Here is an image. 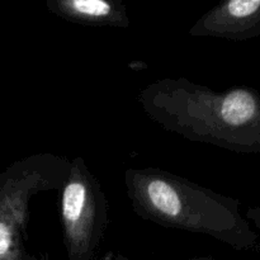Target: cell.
Segmentation results:
<instances>
[{
  "mask_svg": "<svg viewBox=\"0 0 260 260\" xmlns=\"http://www.w3.org/2000/svg\"><path fill=\"white\" fill-rule=\"evenodd\" d=\"M144 113L165 131L192 142L235 147L259 114L256 96L244 88L216 91L187 78H164L140 90Z\"/></svg>",
  "mask_w": 260,
  "mask_h": 260,
  "instance_id": "obj_1",
  "label": "cell"
},
{
  "mask_svg": "<svg viewBox=\"0 0 260 260\" xmlns=\"http://www.w3.org/2000/svg\"><path fill=\"white\" fill-rule=\"evenodd\" d=\"M124 187L134 212L161 228L235 243L239 222L228 198L157 168H128Z\"/></svg>",
  "mask_w": 260,
  "mask_h": 260,
  "instance_id": "obj_2",
  "label": "cell"
},
{
  "mask_svg": "<svg viewBox=\"0 0 260 260\" xmlns=\"http://www.w3.org/2000/svg\"><path fill=\"white\" fill-rule=\"evenodd\" d=\"M71 160L53 152H35L0 173V260H47L28 249L33 197L60 190Z\"/></svg>",
  "mask_w": 260,
  "mask_h": 260,
  "instance_id": "obj_3",
  "label": "cell"
},
{
  "mask_svg": "<svg viewBox=\"0 0 260 260\" xmlns=\"http://www.w3.org/2000/svg\"><path fill=\"white\" fill-rule=\"evenodd\" d=\"M60 220L68 260H96L109 225V202L102 183L81 156L71 159L60 189Z\"/></svg>",
  "mask_w": 260,
  "mask_h": 260,
  "instance_id": "obj_4",
  "label": "cell"
},
{
  "mask_svg": "<svg viewBox=\"0 0 260 260\" xmlns=\"http://www.w3.org/2000/svg\"><path fill=\"white\" fill-rule=\"evenodd\" d=\"M51 14L86 27L128 28L131 20L124 3L114 0H46Z\"/></svg>",
  "mask_w": 260,
  "mask_h": 260,
  "instance_id": "obj_5",
  "label": "cell"
},
{
  "mask_svg": "<svg viewBox=\"0 0 260 260\" xmlns=\"http://www.w3.org/2000/svg\"><path fill=\"white\" fill-rule=\"evenodd\" d=\"M111 258L113 260H131L127 258V256L122 255V254H114V255H112ZM185 260H215V259L211 258V256H196V258H189Z\"/></svg>",
  "mask_w": 260,
  "mask_h": 260,
  "instance_id": "obj_6",
  "label": "cell"
},
{
  "mask_svg": "<svg viewBox=\"0 0 260 260\" xmlns=\"http://www.w3.org/2000/svg\"><path fill=\"white\" fill-rule=\"evenodd\" d=\"M96 260H101V259H96ZM108 260H113V259H112V258H111V259H108Z\"/></svg>",
  "mask_w": 260,
  "mask_h": 260,
  "instance_id": "obj_7",
  "label": "cell"
}]
</instances>
